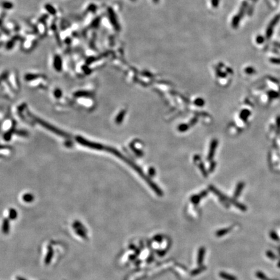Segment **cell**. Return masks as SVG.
<instances>
[{"label":"cell","mask_w":280,"mask_h":280,"mask_svg":"<svg viewBox=\"0 0 280 280\" xmlns=\"http://www.w3.org/2000/svg\"><path fill=\"white\" fill-rule=\"evenodd\" d=\"M31 116L32 117V118H33V119H35V120L36 121V122H38L39 124H40V125H42V127H44V128H47V129H48L49 130L52 131L53 133L59 135V136H62V137H69V135L67 134L66 133L64 132L63 131L60 130L58 129V128H55V127H53V126L50 125V124H49V123H46V122L44 121H42V119H38V118H36V117H35V116H32V115H31Z\"/></svg>","instance_id":"obj_1"},{"label":"cell","mask_w":280,"mask_h":280,"mask_svg":"<svg viewBox=\"0 0 280 280\" xmlns=\"http://www.w3.org/2000/svg\"><path fill=\"white\" fill-rule=\"evenodd\" d=\"M76 140L78 142H79V143H80V144L83 145L85 146V147H89V148L93 149H98V150L104 149V147H103V146L101 145L100 144L95 143H94V142H89V141L85 139L84 138H83L82 137H80V136L77 137Z\"/></svg>","instance_id":"obj_2"},{"label":"cell","mask_w":280,"mask_h":280,"mask_svg":"<svg viewBox=\"0 0 280 280\" xmlns=\"http://www.w3.org/2000/svg\"><path fill=\"white\" fill-rule=\"evenodd\" d=\"M279 18V16H277L276 18H274V20L271 21L270 23L267 31V36L268 38H270L271 35H272V32H273L274 27V26H276V24L277 23Z\"/></svg>","instance_id":"obj_3"},{"label":"cell","mask_w":280,"mask_h":280,"mask_svg":"<svg viewBox=\"0 0 280 280\" xmlns=\"http://www.w3.org/2000/svg\"><path fill=\"white\" fill-rule=\"evenodd\" d=\"M205 248L204 247H201V248L199 249V256H198V265H202V264L203 263L204 261V256H205Z\"/></svg>","instance_id":"obj_4"},{"label":"cell","mask_w":280,"mask_h":280,"mask_svg":"<svg viewBox=\"0 0 280 280\" xmlns=\"http://www.w3.org/2000/svg\"><path fill=\"white\" fill-rule=\"evenodd\" d=\"M219 276H220V277H221V278L224 279L225 280H237V278L235 276H232V275L228 273H226V272H220Z\"/></svg>","instance_id":"obj_5"},{"label":"cell","mask_w":280,"mask_h":280,"mask_svg":"<svg viewBox=\"0 0 280 280\" xmlns=\"http://www.w3.org/2000/svg\"><path fill=\"white\" fill-rule=\"evenodd\" d=\"M244 185V184L242 182L239 183V184H238L237 187V188H236V190H235V194H234V196H235V198H237L238 196L240 195L241 193L242 190H243V189Z\"/></svg>","instance_id":"obj_6"},{"label":"cell","mask_w":280,"mask_h":280,"mask_svg":"<svg viewBox=\"0 0 280 280\" xmlns=\"http://www.w3.org/2000/svg\"><path fill=\"white\" fill-rule=\"evenodd\" d=\"M230 230H231V228L220 229V230L217 231V232H216V236L217 237L224 236V235H225L226 234H227V233H228Z\"/></svg>","instance_id":"obj_7"},{"label":"cell","mask_w":280,"mask_h":280,"mask_svg":"<svg viewBox=\"0 0 280 280\" xmlns=\"http://www.w3.org/2000/svg\"><path fill=\"white\" fill-rule=\"evenodd\" d=\"M269 236L270 237L272 240L276 241H279L280 240L279 237L278 236L277 233L275 231H271L269 233Z\"/></svg>","instance_id":"obj_8"},{"label":"cell","mask_w":280,"mask_h":280,"mask_svg":"<svg viewBox=\"0 0 280 280\" xmlns=\"http://www.w3.org/2000/svg\"><path fill=\"white\" fill-rule=\"evenodd\" d=\"M250 115V112L249 110H244L242 111L241 113V118L243 120L246 121Z\"/></svg>","instance_id":"obj_9"},{"label":"cell","mask_w":280,"mask_h":280,"mask_svg":"<svg viewBox=\"0 0 280 280\" xmlns=\"http://www.w3.org/2000/svg\"><path fill=\"white\" fill-rule=\"evenodd\" d=\"M256 277H258V279H261V280H268L267 276H265V274L264 273H263L262 272H261V271H258V272H256Z\"/></svg>","instance_id":"obj_10"},{"label":"cell","mask_w":280,"mask_h":280,"mask_svg":"<svg viewBox=\"0 0 280 280\" xmlns=\"http://www.w3.org/2000/svg\"><path fill=\"white\" fill-rule=\"evenodd\" d=\"M241 16L240 15H237L233 19V21H232V26L233 27H236L238 26V23H239V20H240Z\"/></svg>","instance_id":"obj_11"},{"label":"cell","mask_w":280,"mask_h":280,"mask_svg":"<svg viewBox=\"0 0 280 280\" xmlns=\"http://www.w3.org/2000/svg\"><path fill=\"white\" fill-rule=\"evenodd\" d=\"M205 269V267H200V268H198V269H195V270L193 271V272H191V274H192L193 276H195V275L198 274L200 273V272H202V271H204Z\"/></svg>","instance_id":"obj_12"},{"label":"cell","mask_w":280,"mask_h":280,"mask_svg":"<svg viewBox=\"0 0 280 280\" xmlns=\"http://www.w3.org/2000/svg\"><path fill=\"white\" fill-rule=\"evenodd\" d=\"M267 256L268 257V258H270V259H274L276 258V256H275V254H274L273 252H272V251H267Z\"/></svg>","instance_id":"obj_13"},{"label":"cell","mask_w":280,"mask_h":280,"mask_svg":"<svg viewBox=\"0 0 280 280\" xmlns=\"http://www.w3.org/2000/svg\"><path fill=\"white\" fill-rule=\"evenodd\" d=\"M268 95H269L270 97L271 98H276L277 97V96H278V93H276V92H270L269 93H268Z\"/></svg>","instance_id":"obj_14"},{"label":"cell","mask_w":280,"mask_h":280,"mask_svg":"<svg viewBox=\"0 0 280 280\" xmlns=\"http://www.w3.org/2000/svg\"><path fill=\"white\" fill-rule=\"evenodd\" d=\"M245 71L247 73L252 74V73H253V72H255V69H253V68L250 67V68H246V69H245Z\"/></svg>","instance_id":"obj_15"},{"label":"cell","mask_w":280,"mask_h":280,"mask_svg":"<svg viewBox=\"0 0 280 280\" xmlns=\"http://www.w3.org/2000/svg\"><path fill=\"white\" fill-rule=\"evenodd\" d=\"M270 62L273 64H280V59H271Z\"/></svg>","instance_id":"obj_16"},{"label":"cell","mask_w":280,"mask_h":280,"mask_svg":"<svg viewBox=\"0 0 280 280\" xmlns=\"http://www.w3.org/2000/svg\"><path fill=\"white\" fill-rule=\"evenodd\" d=\"M256 40H257V42H258V44H262V43L263 42V41H264V38L261 36H258L257 39H256Z\"/></svg>","instance_id":"obj_17"},{"label":"cell","mask_w":280,"mask_h":280,"mask_svg":"<svg viewBox=\"0 0 280 280\" xmlns=\"http://www.w3.org/2000/svg\"><path fill=\"white\" fill-rule=\"evenodd\" d=\"M219 0H211V4L213 7H217L219 5Z\"/></svg>","instance_id":"obj_18"},{"label":"cell","mask_w":280,"mask_h":280,"mask_svg":"<svg viewBox=\"0 0 280 280\" xmlns=\"http://www.w3.org/2000/svg\"><path fill=\"white\" fill-rule=\"evenodd\" d=\"M154 240H156L157 242H161L162 241V237L160 235H156L154 237Z\"/></svg>","instance_id":"obj_19"},{"label":"cell","mask_w":280,"mask_h":280,"mask_svg":"<svg viewBox=\"0 0 280 280\" xmlns=\"http://www.w3.org/2000/svg\"><path fill=\"white\" fill-rule=\"evenodd\" d=\"M277 127L278 131L280 130V117H278L277 119Z\"/></svg>","instance_id":"obj_20"},{"label":"cell","mask_w":280,"mask_h":280,"mask_svg":"<svg viewBox=\"0 0 280 280\" xmlns=\"http://www.w3.org/2000/svg\"><path fill=\"white\" fill-rule=\"evenodd\" d=\"M277 267H278L279 268H280V261H279L278 263H277Z\"/></svg>","instance_id":"obj_21"},{"label":"cell","mask_w":280,"mask_h":280,"mask_svg":"<svg viewBox=\"0 0 280 280\" xmlns=\"http://www.w3.org/2000/svg\"><path fill=\"white\" fill-rule=\"evenodd\" d=\"M278 45H279V47H280V44H278Z\"/></svg>","instance_id":"obj_22"},{"label":"cell","mask_w":280,"mask_h":280,"mask_svg":"<svg viewBox=\"0 0 280 280\" xmlns=\"http://www.w3.org/2000/svg\"><path fill=\"white\" fill-rule=\"evenodd\" d=\"M133 1H134V0H133Z\"/></svg>","instance_id":"obj_23"}]
</instances>
